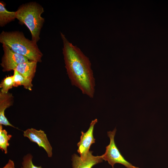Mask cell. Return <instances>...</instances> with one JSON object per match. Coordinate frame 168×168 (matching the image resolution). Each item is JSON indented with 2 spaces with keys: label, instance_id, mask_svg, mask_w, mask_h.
<instances>
[{
  "label": "cell",
  "instance_id": "obj_1",
  "mask_svg": "<svg viewBox=\"0 0 168 168\" xmlns=\"http://www.w3.org/2000/svg\"><path fill=\"white\" fill-rule=\"evenodd\" d=\"M63 48V53L67 74L72 85L83 94L94 97L95 80L89 58L77 46L73 45L60 33Z\"/></svg>",
  "mask_w": 168,
  "mask_h": 168
},
{
  "label": "cell",
  "instance_id": "obj_2",
  "mask_svg": "<svg viewBox=\"0 0 168 168\" xmlns=\"http://www.w3.org/2000/svg\"><path fill=\"white\" fill-rule=\"evenodd\" d=\"M0 42L30 61L42 62L43 54L37 43L26 38L22 32L3 31L0 34Z\"/></svg>",
  "mask_w": 168,
  "mask_h": 168
},
{
  "label": "cell",
  "instance_id": "obj_3",
  "mask_svg": "<svg viewBox=\"0 0 168 168\" xmlns=\"http://www.w3.org/2000/svg\"><path fill=\"white\" fill-rule=\"evenodd\" d=\"M44 11L42 6L35 2L23 4L16 11V19L19 23L27 27L30 32L31 40L36 43L40 40L41 30L44 22L41 16Z\"/></svg>",
  "mask_w": 168,
  "mask_h": 168
},
{
  "label": "cell",
  "instance_id": "obj_4",
  "mask_svg": "<svg viewBox=\"0 0 168 168\" xmlns=\"http://www.w3.org/2000/svg\"><path fill=\"white\" fill-rule=\"evenodd\" d=\"M116 131L115 128L112 131L107 132L110 141L109 145L106 147L105 152L101 156L102 159L107 161L113 168H114V166L116 163L122 164L126 168H140L134 166L127 161L120 152L114 142V138Z\"/></svg>",
  "mask_w": 168,
  "mask_h": 168
},
{
  "label": "cell",
  "instance_id": "obj_5",
  "mask_svg": "<svg viewBox=\"0 0 168 168\" xmlns=\"http://www.w3.org/2000/svg\"><path fill=\"white\" fill-rule=\"evenodd\" d=\"M4 52L1 65L4 72L14 71L17 66L23 63L29 61L25 57L14 52L5 44H2Z\"/></svg>",
  "mask_w": 168,
  "mask_h": 168
},
{
  "label": "cell",
  "instance_id": "obj_6",
  "mask_svg": "<svg viewBox=\"0 0 168 168\" xmlns=\"http://www.w3.org/2000/svg\"><path fill=\"white\" fill-rule=\"evenodd\" d=\"M23 135L31 142L36 143L40 147H42L46 151L49 157L52 156V148L44 131L31 128L23 131Z\"/></svg>",
  "mask_w": 168,
  "mask_h": 168
},
{
  "label": "cell",
  "instance_id": "obj_7",
  "mask_svg": "<svg viewBox=\"0 0 168 168\" xmlns=\"http://www.w3.org/2000/svg\"><path fill=\"white\" fill-rule=\"evenodd\" d=\"M96 119L91 121L89 128L85 133L81 131L82 135L80 140L77 143L78 147L77 152L80 154L82 159H85L90 151L89 150L91 145L95 142V139L93 135V131L95 124L97 123Z\"/></svg>",
  "mask_w": 168,
  "mask_h": 168
},
{
  "label": "cell",
  "instance_id": "obj_8",
  "mask_svg": "<svg viewBox=\"0 0 168 168\" xmlns=\"http://www.w3.org/2000/svg\"><path fill=\"white\" fill-rule=\"evenodd\" d=\"M92 153V151H90L85 159H82L76 154H73L71 159L72 168H92L94 165L102 162L101 156H95Z\"/></svg>",
  "mask_w": 168,
  "mask_h": 168
},
{
  "label": "cell",
  "instance_id": "obj_9",
  "mask_svg": "<svg viewBox=\"0 0 168 168\" xmlns=\"http://www.w3.org/2000/svg\"><path fill=\"white\" fill-rule=\"evenodd\" d=\"M14 97L12 93L0 92V124L18 128L12 125L5 115L6 110L13 105Z\"/></svg>",
  "mask_w": 168,
  "mask_h": 168
},
{
  "label": "cell",
  "instance_id": "obj_10",
  "mask_svg": "<svg viewBox=\"0 0 168 168\" xmlns=\"http://www.w3.org/2000/svg\"><path fill=\"white\" fill-rule=\"evenodd\" d=\"M37 63L36 62L28 61L19 64L15 69L32 82L35 73Z\"/></svg>",
  "mask_w": 168,
  "mask_h": 168
},
{
  "label": "cell",
  "instance_id": "obj_11",
  "mask_svg": "<svg viewBox=\"0 0 168 168\" xmlns=\"http://www.w3.org/2000/svg\"><path fill=\"white\" fill-rule=\"evenodd\" d=\"M6 3L3 1L0 2V26H4L8 23L16 19V12L8 11L5 8Z\"/></svg>",
  "mask_w": 168,
  "mask_h": 168
},
{
  "label": "cell",
  "instance_id": "obj_12",
  "mask_svg": "<svg viewBox=\"0 0 168 168\" xmlns=\"http://www.w3.org/2000/svg\"><path fill=\"white\" fill-rule=\"evenodd\" d=\"M13 75L14 87L22 86L26 89L30 91L32 90L33 85L32 82L23 76L15 69L14 70Z\"/></svg>",
  "mask_w": 168,
  "mask_h": 168
},
{
  "label": "cell",
  "instance_id": "obj_13",
  "mask_svg": "<svg viewBox=\"0 0 168 168\" xmlns=\"http://www.w3.org/2000/svg\"><path fill=\"white\" fill-rule=\"evenodd\" d=\"M12 135L8 134L7 131L3 129L2 125L0 124V149L5 154L7 153V148L9 146V141Z\"/></svg>",
  "mask_w": 168,
  "mask_h": 168
},
{
  "label": "cell",
  "instance_id": "obj_14",
  "mask_svg": "<svg viewBox=\"0 0 168 168\" xmlns=\"http://www.w3.org/2000/svg\"><path fill=\"white\" fill-rule=\"evenodd\" d=\"M14 87L13 75L6 76L1 82L0 84V92L3 93L9 92V90Z\"/></svg>",
  "mask_w": 168,
  "mask_h": 168
},
{
  "label": "cell",
  "instance_id": "obj_15",
  "mask_svg": "<svg viewBox=\"0 0 168 168\" xmlns=\"http://www.w3.org/2000/svg\"><path fill=\"white\" fill-rule=\"evenodd\" d=\"M32 155L28 153L25 155L23 158L22 166L21 168H43L41 166H36L33 163Z\"/></svg>",
  "mask_w": 168,
  "mask_h": 168
},
{
  "label": "cell",
  "instance_id": "obj_16",
  "mask_svg": "<svg viewBox=\"0 0 168 168\" xmlns=\"http://www.w3.org/2000/svg\"><path fill=\"white\" fill-rule=\"evenodd\" d=\"M2 168H15L14 163L13 161L9 159L6 165Z\"/></svg>",
  "mask_w": 168,
  "mask_h": 168
}]
</instances>
